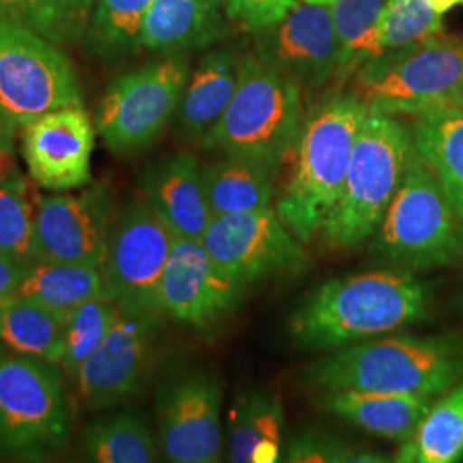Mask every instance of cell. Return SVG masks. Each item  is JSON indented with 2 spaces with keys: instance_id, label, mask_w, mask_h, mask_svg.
<instances>
[{
  "instance_id": "1",
  "label": "cell",
  "mask_w": 463,
  "mask_h": 463,
  "mask_svg": "<svg viewBox=\"0 0 463 463\" xmlns=\"http://www.w3.org/2000/svg\"><path fill=\"white\" fill-rule=\"evenodd\" d=\"M432 288L414 271L380 268L325 281L288 316L292 344L333 350L392 335L430 319Z\"/></svg>"
},
{
  "instance_id": "2",
  "label": "cell",
  "mask_w": 463,
  "mask_h": 463,
  "mask_svg": "<svg viewBox=\"0 0 463 463\" xmlns=\"http://www.w3.org/2000/svg\"><path fill=\"white\" fill-rule=\"evenodd\" d=\"M298 376L319 390L439 397L463 380V333L384 335L326 352Z\"/></svg>"
},
{
  "instance_id": "3",
  "label": "cell",
  "mask_w": 463,
  "mask_h": 463,
  "mask_svg": "<svg viewBox=\"0 0 463 463\" xmlns=\"http://www.w3.org/2000/svg\"><path fill=\"white\" fill-rule=\"evenodd\" d=\"M367 112V105L354 91L333 93L302 120L292 175L275 210L304 244L321 232L340 198Z\"/></svg>"
},
{
  "instance_id": "4",
  "label": "cell",
  "mask_w": 463,
  "mask_h": 463,
  "mask_svg": "<svg viewBox=\"0 0 463 463\" xmlns=\"http://www.w3.org/2000/svg\"><path fill=\"white\" fill-rule=\"evenodd\" d=\"M72 426L61 364L0 348V462H53L69 447Z\"/></svg>"
},
{
  "instance_id": "5",
  "label": "cell",
  "mask_w": 463,
  "mask_h": 463,
  "mask_svg": "<svg viewBox=\"0 0 463 463\" xmlns=\"http://www.w3.org/2000/svg\"><path fill=\"white\" fill-rule=\"evenodd\" d=\"M397 117L369 110L352 149L347 177L319 235L331 249H357L376 233L414 155Z\"/></svg>"
},
{
  "instance_id": "6",
  "label": "cell",
  "mask_w": 463,
  "mask_h": 463,
  "mask_svg": "<svg viewBox=\"0 0 463 463\" xmlns=\"http://www.w3.org/2000/svg\"><path fill=\"white\" fill-rule=\"evenodd\" d=\"M369 252L390 268L414 273L463 263V220L417 151Z\"/></svg>"
},
{
  "instance_id": "7",
  "label": "cell",
  "mask_w": 463,
  "mask_h": 463,
  "mask_svg": "<svg viewBox=\"0 0 463 463\" xmlns=\"http://www.w3.org/2000/svg\"><path fill=\"white\" fill-rule=\"evenodd\" d=\"M302 120V88L246 53L231 105L201 148L280 170L287 151L296 146Z\"/></svg>"
},
{
  "instance_id": "8",
  "label": "cell",
  "mask_w": 463,
  "mask_h": 463,
  "mask_svg": "<svg viewBox=\"0 0 463 463\" xmlns=\"http://www.w3.org/2000/svg\"><path fill=\"white\" fill-rule=\"evenodd\" d=\"M354 93L369 110L419 116L449 103L463 86V34H439L386 52L354 74Z\"/></svg>"
},
{
  "instance_id": "9",
  "label": "cell",
  "mask_w": 463,
  "mask_h": 463,
  "mask_svg": "<svg viewBox=\"0 0 463 463\" xmlns=\"http://www.w3.org/2000/svg\"><path fill=\"white\" fill-rule=\"evenodd\" d=\"M189 64L170 53L120 74L99 99L95 128L117 156H133L153 146L177 114Z\"/></svg>"
},
{
  "instance_id": "10",
  "label": "cell",
  "mask_w": 463,
  "mask_h": 463,
  "mask_svg": "<svg viewBox=\"0 0 463 463\" xmlns=\"http://www.w3.org/2000/svg\"><path fill=\"white\" fill-rule=\"evenodd\" d=\"M83 103L76 67L62 47L0 17V110L17 129L52 110Z\"/></svg>"
},
{
  "instance_id": "11",
  "label": "cell",
  "mask_w": 463,
  "mask_h": 463,
  "mask_svg": "<svg viewBox=\"0 0 463 463\" xmlns=\"http://www.w3.org/2000/svg\"><path fill=\"white\" fill-rule=\"evenodd\" d=\"M155 384L156 434L168 462L216 463L223 458V383L215 371L174 363Z\"/></svg>"
},
{
  "instance_id": "12",
  "label": "cell",
  "mask_w": 463,
  "mask_h": 463,
  "mask_svg": "<svg viewBox=\"0 0 463 463\" xmlns=\"http://www.w3.org/2000/svg\"><path fill=\"white\" fill-rule=\"evenodd\" d=\"M174 239L141 196L118 204L99 269L107 298L122 313L165 316L160 285Z\"/></svg>"
},
{
  "instance_id": "13",
  "label": "cell",
  "mask_w": 463,
  "mask_h": 463,
  "mask_svg": "<svg viewBox=\"0 0 463 463\" xmlns=\"http://www.w3.org/2000/svg\"><path fill=\"white\" fill-rule=\"evenodd\" d=\"M201 242L216 266L244 288L298 279L311 268L304 242L273 206L213 216Z\"/></svg>"
},
{
  "instance_id": "14",
  "label": "cell",
  "mask_w": 463,
  "mask_h": 463,
  "mask_svg": "<svg viewBox=\"0 0 463 463\" xmlns=\"http://www.w3.org/2000/svg\"><path fill=\"white\" fill-rule=\"evenodd\" d=\"M165 319L120 311L114 328L72 378L90 412L124 405L145 392L156 367Z\"/></svg>"
},
{
  "instance_id": "15",
  "label": "cell",
  "mask_w": 463,
  "mask_h": 463,
  "mask_svg": "<svg viewBox=\"0 0 463 463\" xmlns=\"http://www.w3.org/2000/svg\"><path fill=\"white\" fill-rule=\"evenodd\" d=\"M118 210L109 181L88 184L78 194H50L38 201L34 261L101 266Z\"/></svg>"
},
{
  "instance_id": "16",
  "label": "cell",
  "mask_w": 463,
  "mask_h": 463,
  "mask_svg": "<svg viewBox=\"0 0 463 463\" xmlns=\"http://www.w3.org/2000/svg\"><path fill=\"white\" fill-rule=\"evenodd\" d=\"M246 290L216 266L201 241L174 239L160 285L165 317L194 330H212L235 315Z\"/></svg>"
},
{
  "instance_id": "17",
  "label": "cell",
  "mask_w": 463,
  "mask_h": 463,
  "mask_svg": "<svg viewBox=\"0 0 463 463\" xmlns=\"http://www.w3.org/2000/svg\"><path fill=\"white\" fill-rule=\"evenodd\" d=\"M254 55L300 88L336 78L338 45L330 5L300 2L279 21L252 32Z\"/></svg>"
},
{
  "instance_id": "18",
  "label": "cell",
  "mask_w": 463,
  "mask_h": 463,
  "mask_svg": "<svg viewBox=\"0 0 463 463\" xmlns=\"http://www.w3.org/2000/svg\"><path fill=\"white\" fill-rule=\"evenodd\" d=\"M21 131L30 177L42 189L64 193L93 183L91 153L97 128L84 105L47 112Z\"/></svg>"
},
{
  "instance_id": "19",
  "label": "cell",
  "mask_w": 463,
  "mask_h": 463,
  "mask_svg": "<svg viewBox=\"0 0 463 463\" xmlns=\"http://www.w3.org/2000/svg\"><path fill=\"white\" fill-rule=\"evenodd\" d=\"M139 191L174 237L203 239L213 215L196 155L181 151L151 162L139 175Z\"/></svg>"
},
{
  "instance_id": "20",
  "label": "cell",
  "mask_w": 463,
  "mask_h": 463,
  "mask_svg": "<svg viewBox=\"0 0 463 463\" xmlns=\"http://www.w3.org/2000/svg\"><path fill=\"white\" fill-rule=\"evenodd\" d=\"M225 0H153L143 26V49L184 53L208 49L229 34Z\"/></svg>"
},
{
  "instance_id": "21",
  "label": "cell",
  "mask_w": 463,
  "mask_h": 463,
  "mask_svg": "<svg viewBox=\"0 0 463 463\" xmlns=\"http://www.w3.org/2000/svg\"><path fill=\"white\" fill-rule=\"evenodd\" d=\"M434 398L344 388L321 390L315 403L321 411L336 415L359 430L400 445L414 432Z\"/></svg>"
},
{
  "instance_id": "22",
  "label": "cell",
  "mask_w": 463,
  "mask_h": 463,
  "mask_svg": "<svg viewBox=\"0 0 463 463\" xmlns=\"http://www.w3.org/2000/svg\"><path fill=\"white\" fill-rule=\"evenodd\" d=\"M242 57L233 49H213L204 53L189 72L175 126L184 139L199 143L215 128L229 109L239 84Z\"/></svg>"
},
{
  "instance_id": "23",
  "label": "cell",
  "mask_w": 463,
  "mask_h": 463,
  "mask_svg": "<svg viewBox=\"0 0 463 463\" xmlns=\"http://www.w3.org/2000/svg\"><path fill=\"white\" fill-rule=\"evenodd\" d=\"M78 457L91 463H151L164 453L146 414L124 403L101 411L84 424Z\"/></svg>"
},
{
  "instance_id": "24",
  "label": "cell",
  "mask_w": 463,
  "mask_h": 463,
  "mask_svg": "<svg viewBox=\"0 0 463 463\" xmlns=\"http://www.w3.org/2000/svg\"><path fill=\"white\" fill-rule=\"evenodd\" d=\"M227 460L233 463L281 462L285 409L269 390H252L233 400L229 417Z\"/></svg>"
},
{
  "instance_id": "25",
  "label": "cell",
  "mask_w": 463,
  "mask_h": 463,
  "mask_svg": "<svg viewBox=\"0 0 463 463\" xmlns=\"http://www.w3.org/2000/svg\"><path fill=\"white\" fill-rule=\"evenodd\" d=\"M412 139L417 155L441 184L451 206L463 220V110L445 103L414 117Z\"/></svg>"
},
{
  "instance_id": "26",
  "label": "cell",
  "mask_w": 463,
  "mask_h": 463,
  "mask_svg": "<svg viewBox=\"0 0 463 463\" xmlns=\"http://www.w3.org/2000/svg\"><path fill=\"white\" fill-rule=\"evenodd\" d=\"M279 170L242 156L220 155L203 165V183L212 215H232L271 206Z\"/></svg>"
},
{
  "instance_id": "27",
  "label": "cell",
  "mask_w": 463,
  "mask_h": 463,
  "mask_svg": "<svg viewBox=\"0 0 463 463\" xmlns=\"http://www.w3.org/2000/svg\"><path fill=\"white\" fill-rule=\"evenodd\" d=\"M16 296L36 300L66 325L78 307L93 298H107V292L97 266L33 261L26 268Z\"/></svg>"
},
{
  "instance_id": "28",
  "label": "cell",
  "mask_w": 463,
  "mask_h": 463,
  "mask_svg": "<svg viewBox=\"0 0 463 463\" xmlns=\"http://www.w3.org/2000/svg\"><path fill=\"white\" fill-rule=\"evenodd\" d=\"M463 460V380L439 398L414 432L400 443L393 462L457 463Z\"/></svg>"
},
{
  "instance_id": "29",
  "label": "cell",
  "mask_w": 463,
  "mask_h": 463,
  "mask_svg": "<svg viewBox=\"0 0 463 463\" xmlns=\"http://www.w3.org/2000/svg\"><path fill=\"white\" fill-rule=\"evenodd\" d=\"M153 0H93L83 38L86 53L101 62H118L143 49L141 36Z\"/></svg>"
},
{
  "instance_id": "30",
  "label": "cell",
  "mask_w": 463,
  "mask_h": 463,
  "mask_svg": "<svg viewBox=\"0 0 463 463\" xmlns=\"http://www.w3.org/2000/svg\"><path fill=\"white\" fill-rule=\"evenodd\" d=\"M386 0H335L331 19L338 45V81L354 74L384 53L381 45V21Z\"/></svg>"
},
{
  "instance_id": "31",
  "label": "cell",
  "mask_w": 463,
  "mask_h": 463,
  "mask_svg": "<svg viewBox=\"0 0 463 463\" xmlns=\"http://www.w3.org/2000/svg\"><path fill=\"white\" fill-rule=\"evenodd\" d=\"M0 345L61 364L64 323L36 300L14 296L0 309Z\"/></svg>"
},
{
  "instance_id": "32",
  "label": "cell",
  "mask_w": 463,
  "mask_h": 463,
  "mask_svg": "<svg viewBox=\"0 0 463 463\" xmlns=\"http://www.w3.org/2000/svg\"><path fill=\"white\" fill-rule=\"evenodd\" d=\"M93 0H0V17L23 24L59 47L83 42Z\"/></svg>"
},
{
  "instance_id": "33",
  "label": "cell",
  "mask_w": 463,
  "mask_h": 463,
  "mask_svg": "<svg viewBox=\"0 0 463 463\" xmlns=\"http://www.w3.org/2000/svg\"><path fill=\"white\" fill-rule=\"evenodd\" d=\"M36 212L30 185L17 170L0 179V252L33 263Z\"/></svg>"
},
{
  "instance_id": "34",
  "label": "cell",
  "mask_w": 463,
  "mask_h": 463,
  "mask_svg": "<svg viewBox=\"0 0 463 463\" xmlns=\"http://www.w3.org/2000/svg\"><path fill=\"white\" fill-rule=\"evenodd\" d=\"M118 316L120 309L109 298H93L69 316L64 325V355L61 359V367L69 380L101 345Z\"/></svg>"
},
{
  "instance_id": "35",
  "label": "cell",
  "mask_w": 463,
  "mask_h": 463,
  "mask_svg": "<svg viewBox=\"0 0 463 463\" xmlns=\"http://www.w3.org/2000/svg\"><path fill=\"white\" fill-rule=\"evenodd\" d=\"M443 34V16L430 0H386L381 21L384 53L414 47Z\"/></svg>"
},
{
  "instance_id": "36",
  "label": "cell",
  "mask_w": 463,
  "mask_h": 463,
  "mask_svg": "<svg viewBox=\"0 0 463 463\" xmlns=\"http://www.w3.org/2000/svg\"><path fill=\"white\" fill-rule=\"evenodd\" d=\"M281 462L386 463L393 458L380 449L359 447L323 430H302L285 441Z\"/></svg>"
},
{
  "instance_id": "37",
  "label": "cell",
  "mask_w": 463,
  "mask_h": 463,
  "mask_svg": "<svg viewBox=\"0 0 463 463\" xmlns=\"http://www.w3.org/2000/svg\"><path fill=\"white\" fill-rule=\"evenodd\" d=\"M298 0H225V11L232 23L256 32L285 16Z\"/></svg>"
},
{
  "instance_id": "38",
  "label": "cell",
  "mask_w": 463,
  "mask_h": 463,
  "mask_svg": "<svg viewBox=\"0 0 463 463\" xmlns=\"http://www.w3.org/2000/svg\"><path fill=\"white\" fill-rule=\"evenodd\" d=\"M28 265L0 252V309L16 296Z\"/></svg>"
},
{
  "instance_id": "39",
  "label": "cell",
  "mask_w": 463,
  "mask_h": 463,
  "mask_svg": "<svg viewBox=\"0 0 463 463\" xmlns=\"http://www.w3.org/2000/svg\"><path fill=\"white\" fill-rule=\"evenodd\" d=\"M16 126L0 110V155H11L14 148Z\"/></svg>"
},
{
  "instance_id": "40",
  "label": "cell",
  "mask_w": 463,
  "mask_h": 463,
  "mask_svg": "<svg viewBox=\"0 0 463 463\" xmlns=\"http://www.w3.org/2000/svg\"><path fill=\"white\" fill-rule=\"evenodd\" d=\"M430 2L434 11L439 13L441 16L447 14L448 11H451L453 7H463V0H430Z\"/></svg>"
},
{
  "instance_id": "41",
  "label": "cell",
  "mask_w": 463,
  "mask_h": 463,
  "mask_svg": "<svg viewBox=\"0 0 463 463\" xmlns=\"http://www.w3.org/2000/svg\"><path fill=\"white\" fill-rule=\"evenodd\" d=\"M449 103H451V105H457V107H460V109L463 110V86L460 88V91H458V93L453 97V99H451Z\"/></svg>"
},
{
  "instance_id": "42",
  "label": "cell",
  "mask_w": 463,
  "mask_h": 463,
  "mask_svg": "<svg viewBox=\"0 0 463 463\" xmlns=\"http://www.w3.org/2000/svg\"><path fill=\"white\" fill-rule=\"evenodd\" d=\"M300 2H309V4H323V5H330L335 0H300Z\"/></svg>"
},
{
  "instance_id": "43",
  "label": "cell",
  "mask_w": 463,
  "mask_h": 463,
  "mask_svg": "<svg viewBox=\"0 0 463 463\" xmlns=\"http://www.w3.org/2000/svg\"><path fill=\"white\" fill-rule=\"evenodd\" d=\"M457 309L463 315V290L458 294V298H457Z\"/></svg>"
},
{
  "instance_id": "44",
  "label": "cell",
  "mask_w": 463,
  "mask_h": 463,
  "mask_svg": "<svg viewBox=\"0 0 463 463\" xmlns=\"http://www.w3.org/2000/svg\"><path fill=\"white\" fill-rule=\"evenodd\" d=\"M0 156H9V155H0Z\"/></svg>"
}]
</instances>
